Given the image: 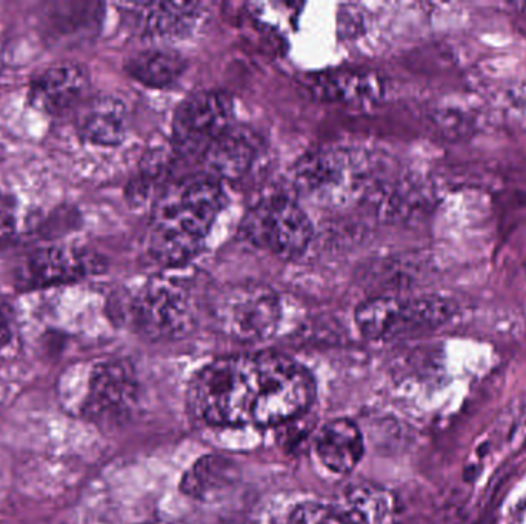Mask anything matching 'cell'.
<instances>
[{"mask_svg": "<svg viewBox=\"0 0 526 524\" xmlns=\"http://www.w3.org/2000/svg\"><path fill=\"white\" fill-rule=\"evenodd\" d=\"M224 203L222 186L208 176L171 188L153 213L150 249L157 262L167 268H180L194 259Z\"/></svg>", "mask_w": 526, "mask_h": 524, "instance_id": "cell-1", "label": "cell"}, {"mask_svg": "<svg viewBox=\"0 0 526 524\" xmlns=\"http://www.w3.org/2000/svg\"><path fill=\"white\" fill-rule=\"evenodd\" d=\"M259 398L257 355L214 360L194 375L188 389L191 411L208 425H254Z\"/></svg>", "mask_w": 526, "mask_h": 524, "instance_id": "cell-2", "label": "cell"}, {"mask_svg": "<svg viewBox=\"0 0 526 524\" xmlns=\"http://www.w3.org/2000/svg\"><path fill=\"white\" fill-rule=\"evenodd\" d=\"M377 171L360 151L327 146L310 151L297 163L294 180L297 190L325 206L347 205L367 199Z\"/></svg>", "mask_w": 526, "mask_h": 524, "instance_id": "cell-3", "label": "cell"}, {"mask_svg": "<svg viewBox=\"0 0 526 524\" xmlns=\"http://www.w3.org/2000/svg\"><path fill=\"white\" fill-rule=\"evenodd\" d=\"M131 320L148 339H182L196 323L193 288L185 277L174 274L154 277L134 299Z\"/></svg>", "mask_w": 526, "mask_h": 524, "instance_id": "cell-4", "label": "cell"}, {"mask_svg": "<svg viewBox=\"0 0 526 524\" xmlns=\"http://www.w3.org/2000/svg\"><path fill=\"white\" fill-rule=\"evenodd\" d=\"M280 317L279 296L265 283H236L225 288L214 300V323L222 334L237 342L270 339L279 326Z\"/></svg>", "mask_w": 526, "mask_h": 524, "instance_id": "cell-5", "label": "cell"}, {"mask_svg": "<svg viewBox=\"0 0 526 524\" xmlns=\"http://www.w3.org/2000/svg\"><path fill=\"white\" fill-rule=\"evenodd\" d=\"M260 369V400L257 426L287 425L310 408L314 382L310 372L276 352L257 354Z\"/></svg>", "mask_w": 526, "mask_h": 524, "instance_id": "cell-6", "label": "cell"}, {"mask_svg": "<svg viewBox=\"0 0 526 524\" xmlns=\"http://www.w3.org/2000/svg\"><path fill=\"white\" fill-rule=\"evenodd\" d=\"M240 233L280 259L302 256L313 240L308 214L288 197H270L251 209Z\"/></svg>", "mask_w": 526, "mask_h": 524, "instance_id": "cell-7", "label": "cell"}, {"mask_svg": "<svg viewBox=\"0 0 526 524\" xmlns=\"http://www.w3.org/2000/svg\"><path fill=\"white\" fill-rule=\"evenodd\" d=\"M233 100L222 91H199L174 114L173 148L184 157H197L233 127Z\"/></svg>", "mask_w": 526, "mask_h": 524, "instance_id": "cell-8", "label": "cell"}, {"mask_svg": "<svg viewBox=\"0 0 526 524\" xmlns=\"http://www.w3.org/2000/svg\"><path fill=\"white\" fill-rule=\"evenodd\" d=\"M105 271V259L88 249L42 246L25 257L17 272L22 289L53 288L82 282Z\"/></svg>", "mask_w": 526, "mask_h": 524, "instance_id": "cell-9", "label": "cell"}, {"mask_svg": "<svg viewBox=\"0 0 526 524\" xmlns=\"http://www.w3.org/2000/svg\"><path fill=\"white\" fill-rule=\"evenodd\" d=\"M136 374L122 360L100 363L91 372L85 412L93 418H114L130 411L137 400Z\"/></svg>", "mask_w": 526, "mask_h": 524, "instance_id": "cell-10", "label": "cell"}, {"mask_svg": "<svg viewBox=\"0 0 526 524\" xmlns=\"http://www.w3.org/2000/svg\"><path fill=\"white\" fill-rule=\"evenodd\" d=\"M88 88L87 71L79 65H54L33 77L28 90L31 105L50 116L79 108Z\"/></svg>", "mask_w": 526, "mask_h": 524, "instance_id": "cell-11", "label": "cell"}, {"mask_svg": "<svg viewBox=\"0 0 526 524\" xmlns=\"http://www.w3.org/2000/svg\"><path fill=\"white\" fill-rule=\"evenodd\" d=\"M259 153L256 134L245 127H231L208 148L205 160L211 179L217 182H236L250 173Z\"/></svg>", "mask_w": 526, "mask_h": 524, "instance_id": "cell-12", "label": "cell"}, {"mask_svg": "<svg viewBox=\"0 0 526 524\" xmlns=\"http://www.w3.org/2000/svg\"><path fill=\"white\" fill-rule=\"evenodd\" d=\"M80 139L94 146L113 148L124 142L128 133V110L116 97H96L80 105L76 119Z\"/></svg>", "mask_w": 526, "mask_h": 524, "instance_id": "cell-13", "label": "cell"}, {"mask_svg": "<svg viewBox=\"0 0 526 524\" xmlns=\"http://www.w3.org/2000/svg\"><path fill=\"white\" fill-rule=\"evenodd\" d=\"M362 432L347 418L331 420L316 435V454L322 465L334 474H348L362 460Z\"/></svg>", "mask_w": 526, "mask_h": 524, "instance_id": "cell-14", "label": "cell"}, {"mask_svg": "<svg viewBox=\"0 0 526 524\" xmlns=\"http://www.w3.org/2000/svg\"><path fill=\"white\" fill-rule=\"evenodd\" d=\"M311 88L323 100L345 105H368L382 96L377 76L354 68H336L316 74L311 79Z\"/></svg>", "mask_w": 526, "mask_h": 524, "instance_id": "cell-15", "label": "cell"}, {"mask_svg": "<svg viewBox=\"0 0 526 524\" xmlns=\"http://www.w3.org/2000/svg\"><path fill=\"white\" fill-rule=\"evenodd\" d=\"M337 508L350 524H397L399 501L387 489L371 483H353L343 492Z\"/></svg>", "mask_w": 526, "mask_h": 524, "instance_id": "cell-16", "label": "cell"}, {"mask_svg": "<svg viewBox=\"0 0 526 524\" xmlns=\"http://www.w3.org/2000/svg\"><path fill=\"white\" fill-rule=\"evenodd\" d=\"M200 5L196 2H150L134 5L139 30L157 39L182 36L196 24Z\"/></svg>", "mask_w": 526, "mask_h": 524, "instance_id": "cell-17", "label": "cell"}, {"mask_svg": "<svg viewBox=\"0 0 526 524\" xmlns=\"http://www.w3.org/2000/svg\"><path fill=\"white\" fill-rule=\"evenodd\" d=\"M457 309V303L448 297L420 296L408 300L400 299L391 339L439 328L456 316Z\"/></svg>", "mask_w": 526, "mask_h": 524, "instance_id": "cell-18", "label": "cell"}, {"mask_svg": "<svg viewBox=\"0 0 526 524\" xmlns=\"http://www.w3.org/2000/svg\"><path fill=\"white\" fill-rule=\"evenodd\" d=\"M237 477L239 471L233 460L220 455H208L200 458L185 474L182 491L196 500H208L227 491V488L234 485Z\"/></svg>", "mask_w": 526, "mask_h": 524, "instance_id": "cell-19", "label": "cell"}, {"mask_svg": "<svg viewBox=\"0 0 526 524\" xmlns=\"http://www.w3.org/2000/svg\"><path fill=\"white\" fill-rule=\"evenodd\" d=\"M185 68L187 60L177 51L165 48L140 51L127 64L128 74L148 88L171 87L182 77Z\"/></svg>", "mask_w": 526, "mask_h": 524, "instance_id": "cell-20", "label": "cell"}, {"mask_svg": "<svg viewBox=\"0 0 526 524\" xmlns=\"http://www.w3.org/2000/svg\"><path fill=\"white\" fill-rule=\"evenodd\" d=\"M100 5L96 4H57L45 13V34L50 39H79L99 24Z\"/></svg>", "mask_w": 526, "mask_h": 524, "instance_id": "cell-21", "label": "cell"}, {"mask_svg": "<svg viewBox=\"0 0 526 524\" xmlns=\"http://www.w3.org/2000/svg\"><path fill=\"white\" fill-rule=\"evenodd\" d=\"M399 302V297L382 294L360 303L354 317L360 334L368 340L391 339Z\"/></svg>", "mask_w": 526, "mask_h": 524, "instance_id": "cell-22", "label": "cell"}, {"mask_svg": "<svg viewBox=\"0 0 526 524\" xmlns=\"http://www.w3.org/2000/svg\"><path fill=\"white\" fill-rule=\"evenodd\" d=\"M291 524H350L337 506L307 501L296 506L291 514Z\"/></svg>", "mask_w": 526, "mask_h": 524, "instance_id": "cell-23", "label": "cell"}, {"mask_svg": "<svg viewBox=\"0 0 526 524\" xmlns=\"http://www.w3.org/2000/svg\"><path fill=\"white\" fill-rule=\"evenodd\" d=\"M14 309L5 297L0 296V349L13 339Z\"/></svg>", "mask_w": 526, "mask_h": 524, "instance_id": "cell-24", "label": "cell"}, {"mask_svg": "<svg viewBox=\"0 0 526 524\" xmlns=\"http://www.w3.org/2000/svg\"><path fill=\"white\" fill-rule=\"evenodd\" d=\"M144 524H168V523H159V521H153V523H144Z\"/></svg>", "mask_w": 526, "mask_h": 524, "instance_id": "cell-25", "label": "cell"}]
</instances>
